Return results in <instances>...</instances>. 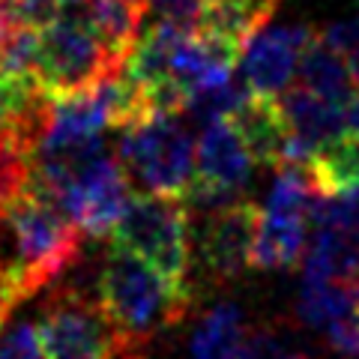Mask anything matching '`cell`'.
Instances as JSON below:
<instances>
[{
  "mask_svg": "<svg viewBox=\"0 0 359 359\" xmlns=\"http://www.w3.org/2000/svg\"><path fill=\"white\" fill-rule=\"evenodd\" d=\"M81 249V228L57 201L27 180L0 201V299L15 302L48 287Z\"/></svg>",
  "mask_w": 359,
  "mask_h": 359,
  "instance_id": "cell-1",
  "label": "cell"
},
{
  "mask_svg": "<svg viewBox=\"0 0 359 359\" xmlns=\"http://www.w3.org/2000/svg\"><path fill=\"white\" fill-rule=\"evenodd\" d=\"M99 302L123 330L141 341L183 318L189 290H180L141 257L111 245L99 269Z\"/></svg>",
  "mask_w": 359,
  "mask_h": 359,
  "instance_id": "cell-2",
  "label": "cell"
},
{
  "mask_svg": "<svg viewBox=\"0 0 359 359\" xmlns=\"http://www.w3.org/2000/svg\"><path fill=\"white\" fill-rule=\"evenodd\" d=\"M45 359H147V341L135 339L81 290H57L36 320Z\"/></svg>",
  "mask_w": 359,
  "mask_h": 359,
  "instance_id": "cell-3",
  "label": "cell"
},
{
  "mask_svg": "<svg viewBox=\"0 0 359 359\" xmlns=\"http://www.w3.org/2000/svg\"><path fill=\"white\" fill-rule=\"evenodd\" d=\"M111 245L141 257L156 273L180 290L189 287L192 264V222L189 207L177 195H138L129 201L117 228L111 231Z\"/></svg>",
  "mask_w": 359,
  "mask_h": 359,
  "instance_id": "cell-4",
  "label": "cell"
},
{
  "mask_svg": "<svg viewBox=\"0 0 359 359\" xmlns=\"http://www.w3.org/2000/svg\"><path fill=\"white\" fill-rule=\"evenodd\" d=\"M117 156L129 183L147 195H183L195 180L198 141L177 114H159L120 132Z\"/></svg>",
  "mask_w": 359,
  "mask_h": 359,
  "instance_id": "cell-5",
  "label": "cell"
},
{
  "mask_svg": "<svg viewBox=\"0 0 359 359\" xmlns=\"http://www.w3.org/2000/svg\"><path fill=\"white\" fill-rule=\"evenodd\" d=\"M78 4L63 21L51 25L48 30H39L36 87L51 99L93 90L126 66V60H120L78 15Z\"/></svg>",
  "mask_w": 359,
  "mask_h": 359,
  "instance_id": "cell-6",
  "label": "cell"
},
{
  "mask_svg": "<svg viewBox=\"0 0 359 359\" xmlns=\"http://www.w3.org/2000/svg\"><path fill=\"white\" fill-rule=\"evenodd\" d=\"M255 171V156L243 141L240 129L231 120H219L201 129L195 180L189 186V201L204 212L224 204H233L237 195L249 186Z\"/></svg>",
  "mask_w": 359,
  "mask_h": 359,
  "instance_id": "cell-7",
  "label": "cell"
},
{
  "mask_svg": "<svg viewBox=\"0 0 359 359\" xmlns=\"http://www.w3.org/2000/svg\"><path fill=\"white\" fill-rule=\"evenodd\" d=\"M261 228V210L249 201H233L216 210L201 212L195 233L198 261L212 278H237L245 266H252V252Z\"/></svg>",
  "mask_w": 359,
  "mask_h": 359,
  "instance_id": "cell-8",
  "label": "cell"
},
{
  "mask_svg": "<svg viewBox=\"0 0 359 359\" xmlns=\"http://www.w3.org/2000/svg\"><path fill=\"white\" fill-rule=\"evenodd\" d=\"M318 36L302 25H266L245 42L240 54V78L255 96L278 99L294 87L299 60Z\"/></svg>",
  "mask_w": 359,
  "mask_h": 359,
  "instance_id": "cell-9",
  "label": "cell"
},
{
  "mask_svg": "<svg viewBox=\"0 0 359 359\" xmlns=\"http://www.w3.org/2000/svg\"><path fill=\"white\" fill-rule=\"evenodd\" d=\"M278 105H282L290 129H294V138L309 162H311L314 150H320L327 141L339 138L347 129V108L314 96L311 90H306L302 84H294L287 93L278 96Z\"/></svg>",
  "mask_w": 359,
  "mask_h": 359,
  "instance_id": "cell-10",
  "label": "cell"
},
{
  "mask_svg": "<svg viewBox=\"0 0 359 359\" xmlns=\"http://www.w3.org/2000/svg\"><path fill=\"white\" fill-rule=\"evenodd\" d=\"M299 84L311 90L314 96L327 99L332 105H341L347 108L353 102V96L359 93V87L353 81L351 69L339 51L323 39V36H314L311 45L306 48L299 60Z\"/></svg>",
  "mask_w": 359,
  "mask_h": 359,
  "instance_id": "cell-11",
  "label": "cell"
},
{
  "mask_svg": "<svg viewBox=\"0 0 359 359\" xmlns=\"http://www.w3.org/2000/svg\"><path fill=\"white\" fill-rule=\"evenodd\" d=\"M78 15H81L93 33L102 39L120 60H129L132 48L141 39V21L147 9L138 6L135 0H81L78 4Z\"/></svg>",
  "mask_w": 359,
  "mask_h": 359,
  "instance_id": "cell-12",
  "label": "cell"
},
{
  "mask_svg": "<svg viewBox=\"0 0 359 359\" xmlns=\"http://www.w3.org/2000/svg\"><path fill=\"white\" fill-rule=\"evenodd\" d=\"M249 330L233 302L210 309L192 335V359H245Z\"/></svg>",
  "mask_w": 359,
  "mask_h": 359,
  "instance_id": "cell-13",
  "label": "cell"
},
{
  "mask_svg": "<svg viewBox=\"0 0 359 359\" xmlns=\"http://www.w3.org/2000/svg\"><path fill=\"white\" fill-rule=\"evenodd\" d=\"M311 171L323 195H344L359 189V132L344 129L311 156Z\"/></svg>",
  "mask_w": 359,
  "mask_h": 359,
  "instance_id": "cell-14",
  "label": "cell"
},
{
  "mask_svg": "<svg viewBox=\"0 0 359 359\" xmlns=\"http://www.w3.org/2000/svg\"><path fill=\"white\" fill-rule=\"evenodd\" d=\"M359 306V285L347 282H302L297 311L306 327L327 332L335 320Z\"/></svg>",
  "mask_w": 359,
  "mask_h": 359,
  "instance_id": "cell-15",
  "label": "cell"
},
{
  "mask_svg": "<svg viewBox=\"0 0 359 359\" xmlns=\"http://www.w3.org/2000/svg\"><path fill=\"white\" fill-rule=\"evenodd\" d=\"M252 96L255 93L249 90V84H245L240 75L231 72V75L219 78V81L198 87L186 102V114L192 117V123H198V126L204 129V126H210V123L231 120Z\"/></svg>",
  "mask_w": 359,
  "mask_h": 359,
  "instance_id": "cell-16",
  "label": "cell"
},
{
  "mask_svg": "<svg viewBox=\"0 0 359 359\" xmlns=\"http://www.w3.org/2000/svg\"><path fill=\"white\" fill-rule=\"evenodd\" d=\"M36 93H42L36 84L0 75V147H13L18 120Z\"/></svg>",
  "mask_w": 359,
  "mask_h": 359,
  "instance_id": "cell-17",
  "label": "cell"
},
{
  "mask_svg": "<svg viewBox=\"0 0 359 359\" xmlns=\"http://www.w3.org/2000/svg\"><path fill=\"white\" fill-rule=\"evenodd\" d=\"M323 39H327L332 48L344 57L347 69H351L353 81H356V87H359V18L335 21L332 27L323 30Z\"/></svg>",
  "mask_w": 359,
  "mask_h": 359,
  "instance_id": "cell-18",
  "label": "cell"
},
{
  "mask_svg": "<svg viewBox=\"0 0 359 359\" xmlns=\"http://www.w3.org/2000/svg\"><path fill=\"white\" fill-rule=\"evenodd\" d=\"M204 0H147V9L156 15V21H171V25L195 27L201 18Z\"/></svg>",
  "mask_w": 359,
  "mask_h": 359,
  "instance_id": "cell-19",
  "label": "cell"
},
{
  "mask_svg": "<svg viewBox=\"0 0 359 359\" xmlns=\"http://www.w3.org/2000/svg\"><path fill=\"white\" fill-rule=\"evenodd\" d=\"M245 359H306V356L294 351V347L282 344L273 332H249Z\"/></svg>",
  "mask_w": 359,
  "mask_h": 359,
  "instance_id": "cell-20",
  "label": "cell"
},
{
  "mask_svg": "<svg viewBox=\"0 0 359 359\" xmlns=\"http://www.w3.org/2000/svg\"><path fill=\"white\" fill-rule=\"evenodd\" d=\"M347 129L359 132V93L353 96V102L347 105Z\"/></svg>",
  "mask_w": 359,
  "mask_h": 359,
  "instance_id": "cell-21",
  "label": "cell"
},
{
  "mask_svg": "<svg viewBox=\"0 0 359 359\" xmlns=\"http://www.w3.org/2000/svg\"><path fill=\"white\" fill-rule=\"evenodd\" d=\"M9 309H13V306H9V302H4V299H0V327H4V320H6Z\"/></svg>",
  "mask_w": 359,
  "mask_h": 359,
  "instance_id": "cell-22",
  "label": "cell"
},
{
  "mask_svg": "<svg viewBox=\"0 0 359 359\" xmlns=\"http://www.w3.org/2000/svg\"><path fill=\"white\" fill-rule=\"evenodd\" d=\"M356 4H359V0H356Z\"/></svg>",
  "mask_w": 359,
  "mask_h": 359,
  "instance_id": "cell-23",
  "label": "cell"
}]
</instances>
